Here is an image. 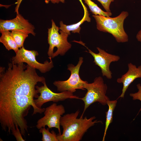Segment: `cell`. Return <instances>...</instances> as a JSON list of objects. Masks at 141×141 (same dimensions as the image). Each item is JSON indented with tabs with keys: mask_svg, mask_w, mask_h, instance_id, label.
I'll use <instances>...</instances> for the list:
<instances>
[{
	"mask_svg": "<svg viewBox=\"0 0 141 141\" xmlns=\"http://www.w3.org/2000/svg\"><path fill=\"white\" fill-rule=\"evenodd\" d=\"M87 49L88 52L93 57V62L100 68L102 76L105 77L108 79H111L112 73L110 69V65L112 62L119 61L120 58V56L108 53L98 47L97 48L99 52L98 53H95Z\"/></svg>",
	"mask_w": 141,
	"mask_h": 141,
	"instance_id": "10",
	"label": "cell"
},
{
	"mask_svg": "<svg viewBox=\"0 0 141 141\" xmlns=\"http://www.w3.org/2000/svg\"><path fill=\"white\" fill-rule=\"evenodd\" d=\"M48 127L46 129L45 127H42L39 130V132L42 133V141H58L57 138V134L53 130L51 132Z\"/></svg>",
	"mask_w": 141,
	"mask_h": 141,
	"instance_id": "18",
	"label": "cell"
},
{
	"mask_svg": "<svg viewBox=\"0 0 141 141\" xmlns=\"http://www.w3.org/2000/svg\"><path fill=\"white\" fill-rule=\"evenodd\" d=\"M80 111L78 110L75 113L67 114L61 116L60 125L63 129L62 134H57L58 141H79L88 130L96 123H102L101 121L96 120L95 116L87 118L86 116L77 117Z\"/></svg>",
	"mask_w": 141,
	"mask_h": 141,
	"instance_id": "2",
	"label": "cell"
},
{
	"mask_svg": "<svg viewBox=\"0 0 141 141\" xmlns=\"http://www.w3.org/2000/svg\"><path fill=\"white\" fill-rule=\"evenodd\" d=\"M128 15L127 12L122 11L114 17L94 14L92 16L95 20L98 30L111 34L118 43H124L128 40L124 28V21Z\"/></svg>",
	"mask_w": 141,
	"mask_h": 141,
	"instance_id": "3",
	"label": "cell"
},
{
	"mask_svg": "<svg viewBox=\"0 0 141 141\" xmlns=\"http://www.w3.org/2000/svg\"><path fill=\"white\" fill-rule=\"evenodd\" d=\"M81 3L84 10V14L82 19L78 23L70 25H66L63 24L62 21L60 22V27L59 29L68 34L69 35L70 34V31L73 33H79L81 28L80 26L84 22L87 21L88 22L91 21V19L89 17V14L86 7L83 3L81 0H79Z\"/></svg>",
	"mask_w": 141,
	"mask_h": 141,
	"instance_id": "13",
	"label": "cell"
},
{
	"mask_svg": "<svg viewBox=\"0 0 141 141\" xmlns=\"http://www.w3.org/2000/svg\"><path fill=\"white\" fill-rule=\"evenodd\" d=\"M83 62V58L81 57H79V61L76 66L72 64L67 65V69L70 73L69 78L66 80L55 81L53 83L58 91L60 92L67 91L73 93L77 89L85 90L84 85L87 82L82 80L79 75L80 69Z\"/></svg>",
	"mask_w": 141,
	"mask_h": 141,
	"instance_id": "6",
	"label": "cell"
},
{
	"mask_svg": "<svg viewBox=\"0 0 141 141\" xmlns=\"http://www.w3.org/2000/svg\"><path fill=\"white\" fill-rule=\"evenodd\" d=\"M65 112V108L63 105L53 103L45 108L44 116L37 121L36 128L38 130L46 126L49 128H55L58 129V134H61L60 119L61 116Z\"/></svg>",
	"mask_w": 141,
	"mask_h": 141,
	"instance_id": "8",
	"label": "cell"
},
{
	"mask_svg": "<svg viewBox=\"0 0 141 141\" xmlns=\"http://www.w3.org/2000/svg\"><path fill=\"white\" fill-rule=\"evenodd\" d=\"M137 86L138 90V92L135 93H130V95L132 97L133 100H138L141 102V85L140 84H138L137 85ZM141 110V107L139 112Z\"/></svg>",
	"mask_w": 141,
	"mask_h": 141,
	"instance_id": "19",
	"label": "cell"
},
{
	"mask_svg": "<svg viewBox=\"0 0 141 141\" xmlns=\"http://www.w3.org/2000/svg\"><path fill=\"white\" fill-rule=\"evenodd\" d=\"M35 69L22 63H9L8 68L0 67V123L2 130L9 134L17 126L22 135L28 132L25 117L31 106L32 115L42 114L45 108L37 107L34 98L39 96L36 88L38 82H46Z\"/></svg>",
	"mask_w": 141,
	"mask_h": 141,
	"instance_id": "1",
	"label": "cell"
},
{
	"mask_svg": "<svg viewBox=\"0 0 141 141\" xmlns=\"http://www.w3.org/2000/svg\"><path fill=\"white\" fill-rule=\"evenodd\" d=\"M11 134L15 137L17 141H25L22 137L20 129L17 126H16V128L13 130L11 132Z\"/></svg>",
	"mask_w": 141,
	"mask_h": 141,
	"instance_id": "20",
	"label": "cell"
},
{
	"mask_svg": "<svg viewBox=\"0 0 141 141\" xmlns=\"http://www.w3.org/2000/svg\"><path fill=\"white\" fill-rule=\"evenodd\" d=\"M84 87L87 90V92L84 97L79 98L83 101L84 104L81 116H83L86 110L93 103L98 102L105 105H107V101L109 100L106 95L107 85L101 76L96 77L92 83H89L87 82L85 83Z\"/></svg>",
	"mask_w": 141,
	"mask_h": 141,
	"instance_id": "4",
	"label": "cell"
},
{
	"mask_svg": "<svg viewBox=\"0 0 141 141\" xmlns=\"http://www.w3.org/2000/svg\"><path fill=\"white\" fill-rule=\"evenodd\" d=\"M11 33L14 39L19 48L24 46V44L26 38L28 36L29 34L23 31L13 30Z\"/></svg>",
	"mask_w": 141,
	"mask_h": 141,
	"instance_id": "17",
	"label": "cell"
},
{
	"mask_svg": "<svg viewBox=\"0 0 141 141\" xmlns=\"http://www.w3.org/2000/svg\"><path fill=\"white\" fill-rule=\"evenodd\" d=\"M136 37L138 41L141 42V30L138 33Z\"/></svg>",
	"mask_w": 141,
	"mask_h": 141,
	"instance_id": "23",
	"label": "cell"
},
{
	"mask_svg": "<svg viewBox=\"0 0 141 141\" xmlns=\"http://www.w3.org/2000/svg\"><path fill=\"white\" fill-rule=\"evenodd\" d=\"M38 55L37 51L28 50L23 46L19 49L16 55L12 57L11 63L14 64L26 63L32 67L38 70L42 73H45L50 70L54 67L51 57H49L50 62L46 60L44 63H41L36 59V56Z\"/></svg>",
	"mask_w": 141,
	"mask_h": 141,
	"instance_id": "7",
	"label": "cell"
},
{
	"mask_svg": "<svg viewBox=\"0 0 141 141\" xmlns=\"http://www.w3.org/2000/svg\"><path fill=\"white\" fill-rule=\"evenodd\" d=\"M51 2L53 3H58L60 2L63 3H64V0H49Z\"/></svg>",
	"mask_w": 141,
	"mask_h": 141,
	"instance_id": "24",
	"label": "cell"
},
{
	"mask_svg": "<svg viewBox=\"0 0 141 141\" xmlns=\"http://www.w3.org/2000/svg\"><path fill=\"white\" fill-rule=\"evenodd\" d=\"M128 66L127 72L117 79L118 83L123 84L122 93L118 98H123L130 84L136 79L141 78V65L137 67L135 65L130 63L128 64Z\"/></svg>",
	"mask_w": 141,
	"mask_h": 141,
	"instance_id": "12",
	"label": "cell"
},
{
	"mask_svg": "<svg viewBox=\"0 0 141 141\" xmlns=\"http://www.w3.org/2000/svg\"><path fill=\"white\" fill-rule=\"evenodd\" d=\"M43 84V85L41 86H35L37 92L40 95L37 99H34V102L36 106L40 108H42V107L44 103L49 102H57L68 98H79L78 97L74 95L73 93L68 91L55 93L48 88L46 83Z\"/></svg>",
	"mask_w": 141,
	"mask_h": 141,
	"instance_id": "9",
	"label": "cell"
},
{
	"mask_svg": "<svg viewBox=\"0 0 141 141\" xmlns=\"http://www.w3.org/2000/svg\"><path fill=\"white\" fill-rule=\"evenodd\" d=\"M84 0L89 7L90 12L94 15H102L107 17H110L112 15L111 12L104 11L91 0Z\"/></svg>",
	"mask_w": 141,
	"mask_h": 141,
	"instance_id": "16",
	"label": "cell"
},
{
	"mask_svg": "<svg viewBox=\"0 0 141 141\" xmlns=\"http://www.w3.org/2000/svg\"><path fill=\"white\" fill-rule=\"evenodd\" d=\"M51 27L48 28V40L49 47L47 52L49 57L53 58L59 55L63 56L71 48L67 40L69 35L60 30L54 21L51 20Z\"/></svg>",
	"mask_w": 141,
	"mask_h": 141,
	"instance_id": "5",
	"label": "cell"
},
{
	"mask_svg": "<svg viewBox=\"0 0 141 141\" xmlns=\"http://www.w3.org/2000/svg\"><path fill=\"white\" fill-rule=\"evenodd\" d=\"M35 29L34 25L19 13L17 14L16 17L13 19L0 20V31H19L35 36Z\"/></svg>",
	"mask_w": 141,
	"mask_h": 141,
	"instance_id": "11",
	"label": "cell"
},
{
	"mask_svg": "<svg viewBox=\"0 0 141 141\" xmlns=\"http://www.w3.org/2000/svg\"><path fill=\"white\" fill-rule=\"evenodd\" d=\"M117 102L116 100H110L109 99L107 101V105L108 106V111L105 112L106 120L102 141L105 140L108 129L110 124L113 122V112L116 106Z\"/></svg>",
	"mask_w": 141,
	"mask_h": 141,
	"instance_id": "15",
	"label": "cell"
},
{
	"mask_svg": "<svg viewBox=\"0 0 141 141\" xmlns=\"http://www.w3.org/2000/svg\"><path fill=\"white\" fill-rule=\"evenodd\" d=\"M102 5L104 8L107 12H111L110 9V5L114 0H97Z\"/></svg>",
	"mask_w": 141,
	"mask_h": 141,
	"instance_id": "21",
	"label": "cell"
},
{
	"mask_svg": "<svg viewBox=\"0 0 141 141\" xmlns=\"http://www.w3.org/2000/svg\"><path fill=\"white\" fill-rule=\"evenodd\" d=\"M22 0H17L16 4L17 5L15 8V12L16 13V14L19 13V9L20 4Z\"/></svg>",
	"mask_w": 141,
	"mask_h": 141,
	"instance_id": "22",
	"label": "cell"
},
{
	"mask_svg": "<svg viewBox=\"0 0 141 141\" xmlns=\"http://www.w3.org/2000/svg\"><path fill=\"white\" fill-rule=\"evenodd\" d=\"M1 35L0 42L2 43L8 50H12L16 54L19 48L13 38L11 32L8 31H1Z\"/></svg>",
	"mask_w": 141,
	"mask_h": 141,
	"instance_id": "14",
	"label": "cell"
}]
</instances>
